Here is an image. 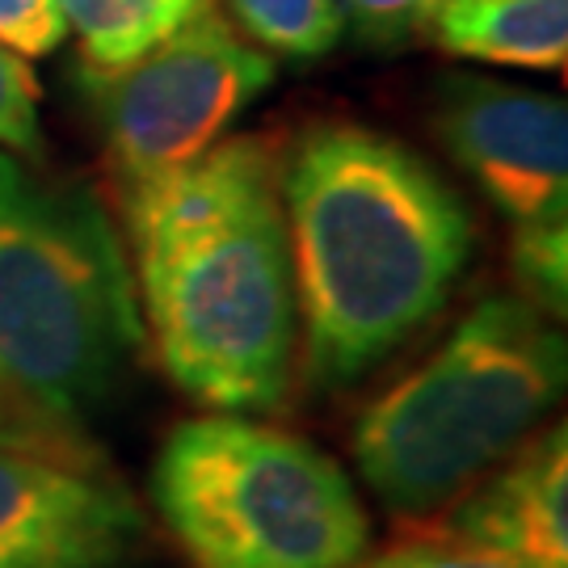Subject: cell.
Wrapping results in <instances>:
<instances>
[{"instance_id": "cell-1", "label": "cell", "mask_w": 568, "mask_h": 568, "mask_svg": "<svg viewBox=\"0 0 568 568\" xmlns=\"http://www.w3.org/2000/svg\"><path fill=\"white\" fill-rule=\"evenodd\" d=\"M278 190L304 375L333 392L371 375L450 304L476 224L422 152L358 122L307 126L283 152Z\"/></svg>"}, {"instance_id": "cell-2", "label": "cell", "mask_w": 568, "mask_h": 568, "mask_svg": "<svg viewBox=\"0 0 568 568\" xmlns=\"http://www.w3.org/2000/svg\"><path fill=\"white\" fill-rule=\"evenodd\" d=\"M278 173L270 140L236 135L126 199L156 358L211 413H265L291 387L300 307Z\"/></svg>"}, {"instance_id": "cell-3", "label": "cell", "mask_w": 568, "mask_h": 568, "mask_svg": "<svg viewBox=\"0 0 568 568\" xmlns=\"http://www.w3.org/2000/svg\"><path fill=\"white\" fill-rule=\"evenodd\" d=\"M140 342L131 270L98 199L0 152V447L81 455Z\"/></svg>"}, {"instance_id": "cell-4", "label": "cell", "mask_w": 568, "mask_h": 568, "mask_svg": "<svg viewBox=\"0 0 568 568\" xmlns=\"http://www.w3.org/2000/svg\"><path fill=\"white\" fill-rule=\"evenodd\" d=\"M565 366V333L544 307L488 295L358 417L354 464L396 514L450 506L548 422Z\"/></svg>"}, {"instance_id": "cell-5", "label": "cell", "mask_w": 568, "mask_h": 568, "mask_svg": "<svg viewBox=\"0 0 568 568\" xmlns=\"http://www.w3.org/2000/svg\"><path fill=\"white\" fill-rule=\"evenodd\" d=\"M152 501L199 568H358L371 548L349 471L244 413L173 429L152 467Z\"/></svg>"}, {"instance_id": "cell-6", "label": "cell", "mask_w": 568, "mask_h": 568, "mask_svg": "<svg viewBox=\"0 0 568 568\" xmlns=\"http://www.w3.org/2000/svg\"><path fill=\"white\" fill-rule=\"evenodd\" d=\"M274 81V60L206 4L143 60L105 81L98 93L105 152L122 199L173 178L227 135V126Z\"/></svg>"}, {"instance_id": "cell-7", "label": "cell", "mask_w": 568, "mask_h": 568, "mask_svg": "<svg viewBox=\"0 0 568 568\" xmlns=\"http://www.w3.org/2000/svg\"><path fill=\"white\" fill-rule=\"evenodd\" d=\"M434 131L450 161L514 227V253L568 244V110L560 98L450 77L438 89Z\"/></svg>"}, {"instance_id": "cell-8", "label": "cell", "mask_w": 568, "mask_h": 568, "mask_svg": "<svg viewBox=\"0 0 568 568\" xmlns=\"http://www.w3.org/2000/svg\"><path fill=\"white\" fill-rule=\"evenodd\" d=\"M143 514L81 455L0 447V568H122Z\"/></svg>"}, {"instance_id": "cell-9", "label": "cell", "mask_w": 568, "mask_h": 568, "mask_svg": "<svg viewBox=\"0 0 568 568\" xmlns=\"http://www.w3.org/2000/svg\"><path fill=\"white\" fill-rule=\"evenodd\" d=\"M447 530L530 568H568V429L527 438L501 471L455 501Z\"/></svg>"}, {"instance_id": "cell-10", "label": "cell", "mask_w": 568, "mask_h": 568, "mask_svg": "<svg viewBox=\"0 0 568 568\" xmlns=\"http://www.w3.org/2000/svg\"><path fill=\"white\" fill-rule=\"evenodd\" d=\"M422 34L455 60L565 72L568 0H443Z\"/></svg>"}, {"instance_id": "cell-11", "label": "cell", "mask_w": 568, "mask_h": 568, "mask_svg": "<svg viewBox=\"0 0 568 568\" xmlns=\"http://www.w3.org/2000/svg\"><path fill=\"white\" fill-rule=\"evenodd\" d=\"M211 0H55L68 34L81 42L84 77L105 81L143 60Z\"/></svg>"}, {"instance_id": "cell-12", "label": "cell", "mask_w": 568, "mask_h": 568, "mask_svg": "<svg viewBox=\"0 0 568 568\" xmlns=\"http://www.w3.org/2000/svg\"><path fill=\"white\" fill-rule=\"evenodd\" d=\"M232 26L265 55L312 63L345 34L342 0H227Z\"/></svg>"}, {"instance_id": "cell-13", "label": "cell", "mask_w": 568, "mask_h": 568, "mask_svg": "<svg viewBox=\"0 0 568 568\" xmlns=\"http://www.w3.org/2000/svg\"><path fill=\"white\" fill-rule=\"evenodd\" d=\"M0 152L39 161L42 126H39V81L18 51L0 47Z\"/></svg>"}, {"instance_id": "cell-14", "label": "cell", "mask_w": 568, "mask_h": 568, "mask_svg": "<svg viewBox=\"0 0 568 568\" xmlns=\"http://www.w3.org/2000/svg\"><path fill=\"white\" fill-rule=\"evenodd\" d=\"M358 568H530L523 560H514L506 551H493L485 544L459 539L450 530L438 535H408L400 544H392L384 556L366 560Z\"/></svg>"}, {"instance_id": "cell-15", "label": "cell", "mask_w": 568, "mask_h": 568, "mask_svg": "<svg viewBox=\"0 0 568 568\" xmlns=\"http://www.w3.org/2000/svg\"><path fill=\"white\" fill-rule=\"evenodd\" d=\"M68 39L55 0H0V47L18 51L21 60H39L60 51Z\"/></svg>"}, {"instance_id": "cell-16", "label": "cell", "mask_w": 568, "mask_h": 568, "mask_svg": "<svg viewBox=\"0 0 568 568\" xmlns=\"http://www.w3.org/2000/svg\"><path fill=\"white\" fill-rule=\"evenodd\" d=\"M443 0H342L345 21L375 47L417 39Z\"/></svg>"}]
</instances>
